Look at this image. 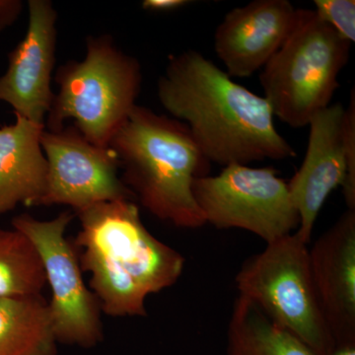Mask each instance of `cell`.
I'll list each match as a JSON object with an SVG mask.
<instances>
[{
    "label": "cell",
    "mask_w": 355,
    "mask_h": 355,
    "mask_svg": "<svg viewBox=\"0 0 355 355\" xmlns=\"http://www.w3.org/2000/svg\"><path fill=\"white\" fill-rule=\"evenodd\" d=\"M107 147L123 169L121 181L151 214L176 227L207 224L193 184L210 162L184 123L137 105Z\"/></svg>",
    "instance_id": "3"
},
{
    "label": "cell",
    "mask_w": 355,
    "mask_h": 355,
    "mask_svg": "<svg viewBox=\"0 0 355 355\" xmlns=\"http://www.w3.org/2000/svg\"><path fill=\"white\" fill-rule=\"evenodd\" d=\"M58 92L44 121L49 132H60L65 121L95 146L110 139L137 106L142 74L139 60L116 46L109 35L89 36L85 58L58 69Z\"/></svg>",
    "instance_id": "4"
},
{
    "label": "cell",
    "mask_w": 355,
    "mask_h": 355,
    "mask_svg": "<svg viewBox=\"0 0 355 355\" xmlns=\"http://www.w3.org/2000/svg\"><path fill=\"white\" fill-rule=\"evenodd\" d=\"M191 3L188 0H144L142 1V8L144 10L153 12H168L182 8Z\"/></svg>",
    "instance_id": "21"
},
{
    "label": "cell",
    "mask_w": 355,
    "mask_h": 355,
    "mask_svg": "<svg viewBox=\"0 0 355 355\" xmlns=\"http://www.w3.org/2000/svg\"><path fill=\"white\" fill-rule=\"evenodd\" d=\"M48 301L0 297V355H58Z\"/></svg>",
    "instance_id": "15"
},
{
    "label": "cell",
    "mask_w": 355,
    "mask_h": 355,
    "mask_svg": "<svg viewBox=\"0 0 355 355\" xmlns=\"http://www.w3.org/2000/svg\"><path fill=\"white\" fill-rule=\"evenodd\" d=\"M74 214L64 211L51 220L28 214L12 219V228L27 236L41 257L51 298L48 302L58 343L92 349L104 338L101 307L83 279L73 243L65 237Z\"/></svg>",
    "instance_id": "8"
},
{
    "label": "cell",
    "mask_w": 355,
    "mask_h": 355,
    "mask_svg": "<svg viewBox=\"0 0 355 355\" xmlns=\"http://www.w3.org/2000/svg\"><path fill=\"white\" fill-rule=\"evenodd\" d=\"M193 193L205 222L216 228L243 229L266 244L298 229L287 183L273 168L226 166L216 176L196 179Z\"/></svg>",
    "instance_id": "7"
},
{
    "label": "cell",
    "mask_w": 355,
    "mask_h": 355,
    "mask_svg": "<svg viewBox=\"0 0 355 355\" xmlns=\"http://www.w3.org/2000/svg\"><path fill=\"white\" fill-rule=\"evenodd\" d=\"M329 355H355V343L336 345L335 349Z\"/></svg>",
    "instance_id": "22"
},
{
    "label": "cell",
    "mask_w": 355,
    "mask_h": 355,
    "mask_svg": "<svg viewBox=\"0 0 355 355\" xmlns=\"http://www.w3.org/2000/svg\"><path fill=\"white\" fill-rule=\"evenodd\" d=\"M235 282L240 296L317 355H329L335 349L313 282L309 249L295 233L268 243L248 259Z\"/></svg>",
    "instance_id": "6"
},
{
    "label": "cell",
    "mask_w": 355,
    "mask_h": 355,
    "mask_svg": "<svg viewBox=\"0 0 355 355\" xmlns=\"http://www.w3.org/2000/svg\"><path fill=\"white\" fill-rule=\"evenodd\" d=\"M76 216L80 230L73 245L102 312L146 316L147 297L176 284L184 257L149 232L132 200L99 203Z\"/></svg>",
    "instance_id": "2"
},
{
    "label": "cell",
    "mask_w": 355,
    "mask_h": 355,
    "mask_svg": "<svg viewBox=\"0 0 355 355\" xmlns=\"http://www.w3.org/2000/svg\"><path fill=\"white\" fill-rule=\"evenodd\" d=\"M315 11L320 18L345 41H355L354 0H315Z\"/></svg>",
    "instance_id": "18"
},
{
    "label": "cell",
    "mask_w": 355,
    "mask_h": 355,
    "mask_svg": "<svg viewBox=\"0 0 355 355\" xmlns=\"http://www.w3.org/2000/svg\"><path fill=\"white\" fill-rule=\"evenodd\" d=\"M0 128V216L18 205L40 207L48 182V161L41 146L44 125L16 116Z\"/></svg>",
    "instance_id": "14"
},
{
    "label": "cell",
    "mask_w": 355,
    "mask_h": 355,
    "mask_svg": "<svg viewBox=\"0 0 355 355\" xmlns=\"http://www.w3.org/2000/svg\"><path fill=\"white\" fill-rule=\"evenodd\" d=\"M322 312L336 345L355 343V210L349 209L309 250Z\"/></svg>",
    "instance_id": "13"
},
{
    "label": "cell",
    "mask_w": 355,
    "mask_h": 355,
    "mask_svg": "<svg viewBox=\"0 0 355 355\" xmlns=\"http://www.w3.org/2000/svg\"><path fill=\"white\" fill-rule=\"evenodd\" d=\"M347 178L343 184V197L349 209L355 210V97L354 90L350 96L349 106L345 108L343 121Z\"/></svg>",
    "instance_id": "19"
},
{
    "label": "cell",
    "mask_w": 355,
    "mask_h": 355,
    "mask_svg": "<svg viewBox=\"0 0 355 355\" xmlns=\"http://www.w3.org/2000/svg\"><path fill=\"white\" fill-rule=\"evenodd\" d=\"M46 286L41 257L27 236L0 229V297L40 295Z\"/></svg>",
    "instance_id": "17"
},
{
    "label": "cell",
    "mask_w": 355,
    "mask_h": 355,
    "mask_svg": "<svg viewBox=\"0 0 355 355\" xmlns=\"http://www.w3.org/2000/svg\"><path fill=\"white\" fill-rule=\"evenodd\" d=\"M159 101L188 127L210 163L249 165L295 157L265 97L234 83L197 51L169 58L158 81Z\"/></svg>",
    "instance_id": "1"
},
{
    "label": "cell",
    "mask_w": 355,
    "mask_h": 355,
    "mask_svg": "<svg viewBox=\"0 0 355 355\" xmlns=\"http://www.w3.org/2000/svg\"><path fill=\"white\" fill-rule=\"evenodd\" d=\"M22 9L20 0H0V33L15 23Z\"/></svg>",
    "instance_id": "20"
},
{
    "label": "cell",
    "mask_w": 355,
    "mask_h": 355,
    "mask_svg": "<svg viewBox=\"0 0 355 355\" xmlns=\"http://www.w3.org/2000/svg\"><path fill=\"white\" fill-rule=\"evenodd\" d=\"M228 355H317L297 336L270 319L249 299L238 296L227 331Z\"/></svg>",
    "instance_id": "16"
},
{
    "label": "cell",
    "mask_w": 355,
    "mask_h": 355,
    "mask_svg": "<svg viewBox=\"0 0 355 355\" xmlns=\"http://www.w3.org/2000/svg\"><path fill=\"white\" fill-rule=\"evenodd\" d=\"M41 146L48 182L40 205H67L77 214L99 203L135 198L119 177L108 147L95 146L74 125L55 132L44 128Z\"/></svg>",
    "instance_id": "9"
},
{
    "label": "cell",
    "mask_w": 355,
    "mask_h": 355,
    "mask_svg": "<svg viewBox=\"0 0 355 355\" xmlns=\"http://www.w3.org/2000/svg\"><path fill=\"white\" fill-rule=\"evenodd\" d=\"M28 12L24 38L9 53L0 76V101L10 105L16 116L44 125L55 97L58 12L50 0H29Z\"/></svg>",
    "instance_id": "10"
},
{
    "label": "cell",
    "mask_w": 355,
    "mask_h": 355,
    "mask_svg": "<svg viewBox=\"0 0 355 355\" xmlns=\"http://www.w3.org/2000/svg\"><path fill=\"white\" fill-rule=\"evenodd\" d=\"M345 108L330 105L310 121L309 140L302 164L289 183V193L299 216L295 234L308 245L315 222L331 191L347 178L343 121Z\"/></svg>",
    "instance_id": "11"
},
{
    "label": "cell",
    "mask_w": 355,
    "mask_h": 355,
    "mask_svg": "<svg viewBox=\"0 0 355 355\" xmlns=\"http://www.w3.org/2000/svg\"><path fill=\"white\" fill-rule=\"evenodd\" d=\"M297 13L288 0H254L229 11L214 34L226 73L245 78L263 69L288 38Z\"/></svg>",
    "instance_id": "12"
},
{
    "label": "cell",
    "mask_w": 355,
    "mask_h": 355,
    "mask_svg": "<svg viewBox=\"0 0 355 355\" xmlns=\"http://www.w3.org/2000/svg\"><path fill=\"white\" fill-rule=\"evenodd\" d=\"M352 44L340 38L316 11L299 9L288 38L260 76L273 116L292 128L309 125L330 106Z\"/></svg>",
    "instance_id": "5"
}]
</instances>
